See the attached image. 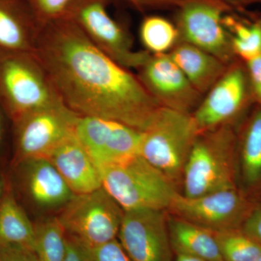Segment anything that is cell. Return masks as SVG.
<instances>
[{
    "instance_id": "obj_22",
    "label": "cell",
    "mask_w": 261,
    "mask_h": 261,
    "mask_svg": "<svg viewBox=\"0 0 261 261\" xmlns=\"http://www.w3.org/2000/svg\"><path fill=\"white\" fill-rule=\"evenodd\" d=\"M223 24L229 34L233 53L239 59L246 62L260 56V12H230L224 15Z\"/></svg>"
},
{
    "instance_id": "obj_10",
    "label": "cell",
    "mask_w": 261,
    "mask_h": 261,
    "mask_svg": "<svg viewBox=\"0 0 261 261\" xmlns=\"http://www.w3.org/2000/svg\"><path fill=\"white\" fill-rule=\"evenodd\" d=\"M174 11L178 42L200 48L227 65L239 59L223 24L224 15L232 11L220 0H190Z\"/></svg>"
},
{
    "instance_id": "obj_13",
    "label": "cell",
    "mask_w": 261,
    "mask_h": 261,
    "mask_svg": "<svg viewBox=\"0 0 261 261\" xmlns=\"http://www.w3.org/2000/svg\"><path fill=\"white\" fill-rule=\"evenodd\" d=\"M75 135L99 171L140 154L142 132L118 122L80 116Z\"/></svg>"
},
{
    "instance_id": "obj_3",
    "label": "cell",
    "mask_w": 261,
    "mask_h": 261,
    "mask_svg": "<svg viewBox=\"0 0 261 261\" xmlns=\"http://www.w3.org/2000/svg\"><path fill=\"white\" fill-rule=\"evenodd\" d=\"M200 133L192 114L161 107L142 132L140 154L177 187Z\"/></svg>"
},
{
    "instance_id": "obj_5",
    "label": "cell",
    "mask_w": 261,
    "mask_h": 261,
    "mask_svg": "<svg viewBox=\"0 0 261 261\" xmlns=\"http://www.w3.org/2000/svg\"><path fill=\"white\" fill-rule=\"evenodd\" d=\"M62 101L34 53H0V106L10 122Z\"/></svg>"
},
{
    "instance_id": "obj_4",
    "label": "cell",
    "mask_w": 261,
    "mask_h": 261,
    "mask_svg": "<svg viewBox=\"0 0 261 261\" xmlns=\"http://www.w3.org/2000/svg\"><path fill=\"white\" fill-rule=\"evenodd\" d=\"M100 173L103 188L124 211L168 210L178 192L168 176L140 154Z\"/></svg>"
},
{
    "instance_id": "obj_32",
    "label": "cell",
    "mask_w": 261,
    "mask_h": 261,
    "mask_svg": "<svg viewBox=\"0 0 261 261\" xmlns=\"http://www.w3.org/2000/svg\"><path fill=\"white\" fill-rule=\"evenodd\" d=\"M64 261H90L89 250L80 242L67 235Z\"/></svg>"
},
{
    "instance_id": "obj_2",
    "label": "cell",
    "mask_w": 261,
    "mask_h": 261,
    "mask_svg": "<svg viewBox=\"0 0 261 261\" xmlns=\"http://www.w3.org/2000/svg\"><path fill=\"white\" fill-rule=\"evenodd\" d=\"M237 128L223 126L197 137L183 173V195L197 197L238 189Z\"/></svg>"
},
{
    "instance_id": "obj_17",
    "label": "cell",
    "mask_w": 261,
    "mask_h": 261,
    "mask_svg": "<svg viewBox=\"0 0 261 261\" xmlns=\"http://www.w3.org/2000/svg\"><path fill=\"white\" fill-rule=\"evenodd\" d=\"M41 29L27 0H0V53H34Z\"/></svg>"
},
{
    "instance_id": "obj_7",
    "label": "cell",
    "mask_w": 261,
    "mask_h": 261,
    "mask_svg": "<svg viewBox=\"0 0 261 261\" xmlns=\"http://www.w3.org/2000/svg\"><path fill=\"white\" fill-rule=\"evenodd\" d=\"M124 210L104 188L74 195L58 213L70 238L89 250L118 238Z\"/></svg>"
},
{
    "instance_id": "obj_36",
    "label": "cell",
    "mask_w": 261,
    "mask_h": 261,
    "mask_svg": "<svg viewBox=\"0 0 261 261\" xmlns=\"http://www.w3.org/2000/svg\"><path fill=\"white\" fill-rule=\"evenodd\" d=\"M175 261H208L205 259L200 258V257H196L190 256L186 255H176Z\"/></svg>"
},
{
    "instance_id": "obj_24",
    "label": "cell",
    "mask_w": 261,
    "mask_h": 261,
    "mask_svg": "<svg viewBox=\"0 0 261 261\" xmlns=\"http://www.w3.org/2000/svg\"><path fill=\"white\" fill-rule=\"evenodd\" d=\"M140 37L145 51L151 55L168 54L178 43L174 23L161 15L144 18L140 24Z\"/></svg>"
},
{
    "instance_id": "obj_1",
    "label": "cell",
    "mask_w": 261,
    "mask_h": 261,
    "mask_svg": "<svg viewBox=\"0 0 261 261\" xmlns=\"http://www.w3.org/2000/svg\"><path fill=\"white\" fill-rule=\"evenodd\" d=\"M33 53L62 102L80 116L144 132L161 107L137 75L98 49L70 19L43 25Z\"/></svg>"
},
{
    "instance_id": "obj_21",
    "label": "cell",
    "mask_w": 261,
    "mask_h": 261,
    "mask_svg": "<svg viewBox=\"0 0 261 261\" xmlns=\"http://www.w3.org/2000/svg\"><path fill=\"white\" fill-rule=\"evenodd\" d=\"M34 222L17 200L8 177L6 190L0 202V245H21L34 251Z\"/></svg>"
},
{
    "instance_id": "obj_18",
    "label": "cell",
    "mask_w": 261,
    "mask_h": 261,
    "mask_svg": "<svg viewBox=\"0 0 261 261\" xmlns=\"http://www.w3.org/2000/svg\"><path fill=\"white\" fill-rule=\"evenodd\" d=\"M237 133L238 176L245 189V193L250 197V194L261 191L260 106L255 105L237 128Z\"/></svg>"
},
{
    "instance_id": "obj_31",
    "label": "cell",
    "mask_w": 261,
    "mask_h": 261,
    "mask_svg": "<svg viewBox=\"0 0 261 261\" xmlns=\"http://www.w3.org/2000/svg\"><path fill=\"white\" fill-rule=\"evenodd\" d=\"M242 229L261 245V205H257L254 209L242 226Z\"/></svg>"
},
{
    "instance_id": "obj_29",
    "label": "cell",
    "mask_w": 261,
    "mask_h": 261,
    "mask_svg": "<svg viewBox=\"0 0 261 261\" xmlns=\"http://www.w3.org/2000/svg\"><path fill=\"white\" fill-rule=\"evenodd\" d=\"M0 261H38L33 250L18 245H0Z\"/></svg>"
},
{
    "instance_id": "obj_15",
    "label": "cell",
    "mask_w": 261,
    "mask_h": 261,
    "mask_svg": "<svg viewBox=\"0 0 261 261\" xmlns=\"http://www.w3.org/2000/svg\"><path fill=\"white\" fill-rule=\"evenodd\" d=\"M137 77L161 107L193 114L203 99L168 54L149 55Z\"/></svg>"
},
{
    "instance_id": "obj_35",
    "label": "cell",
    "mask_w": 261,
    "mask_h": 261,
    "mask_svg": "<svg viewBox=\"0 0 261 261\" xmlns=\"http://www.w3.org/2000/svg\"><path fill=\"white\" fill-rule=\"evenodd\" d=\"M7 183H8V176L7 172L0 170V202L3 200L5 190H6Z\"/></svg>"
},
{
    "instance_id": "obj_26",
    "label": "cell",
    "mask_w": 261,
    "mask_h": 261,
    "mask_svg": "<svg viewBox=\"0 0 261 261\" xmlns=\"http://www.w3.org/2000/svg\"><path fill=\"white\" fill-rule=\"evenodd\" d=\"M40 25L66 18L80 0H27Z\"/></svg>"
},
{
    "instance_id": "obj_14",
    "label": "cell",
    "mask_w": 261,
    "mask_h": 261,
    "mask_svg": "<svg viewBox=\"0 0 261 261\" xmlns=\"http://www.w3.org/2000/svg\"><path fill=\"white\" fill-rule=\"evenodd\" d=\"M166 211H124L118 240L132 261H173Z\"/></svg>"
},
{
    "instance_id": "obj_12",
    "label": "cell",
    "mask_w": 261,
    "mask_h": 261,
    "mask_svg": "<svg viewBox=\"0 0 261 261\" xmlns=\"http://www.w3.org/2000/svg\"><path fill=\"white\" fill-rule=\"evenodd\" d=\"M7 174L17 200L32 210L58 213L74 195L47 158L10 165Z\"/></svg>"
},
{
    "instance_id": "obj_33",
    "label": "cell",
    "mask_w": 261,
    "mask_h": 261,
    "mask_svg": "<svg viewBox=\"0 0 261 261\" xmlns=\"http://www.w3.org/2000/svg\"><path fill=\"white\" fill-rule=\"evenodd\" d=\"M221 3L226 5L232 12L242 13L252 5H261V0H220Z\"/></svg>"
},
{
    "instance_id": "obj_19",
    "label": "cell",
    "mask_w": 261,
    "mask_h": 261,
    "mask_svg": "<svg viewBox=\"0 0 261 261\" xmlns=\"http://www.w3.org/2000/svg\"><path fill=\"white\" fill-rule=\"evenodd\" d=\"M168 55L196 90L203 96L224 74L229 65L210 53L185 42H178Z\"/></svg>"
},
{
    "instance_id": "obj_20",
    "label": "cell",
    "mask_w": 261,
    "mask_h": 261,
    "mask_svg": "<svg viewBox=\"0 0 261 261\" xmlns=\"http://www.w3.org/2000/svg\"><path fill=\"white\" fill-rule=\"evenodd\" d=\"M168 226L173 253L224 261L213 231L173 215L168 216Z\"/></svg>"
},
{
    "instance_id": "obj_34",
    "label": "cell",
    "mask_w": 261,
    "mask_h": 261,
    "mask_svg": "<svg viewBox=\"0 0 261 261\" xmlns=\"http://www.w3.org/2000/svg\"><path fill=\"white\" fill-rule=\"evenodd\" d=\"M7 120L10 119L7 116L4 110L0 106V170L2 171H4L2 168V163L3 161V154H4L5 141H6Z\"/></svg>"
},
{
    "instance_id": "obj_23",
    "label": "cell",
    "mask_w": 261,
    "mask_h": 261,
    "mask_svg": "<svg viewBox=\"0 0 261 261\" xmlns=\"http://www.w3.org/2000/svg\"><path fill=\"white\" fill-rule=\"evenodd\" d=\"M34 224V252L38 261H64L67 234L57 216Z\"/></svg>"
},
{
    "instance_id": "obj_37",
    "label": "cell",
    "mask_w": 261,
    "mask_h": 261,
    "mask_svg": "<svg viewBox=\"0 0 261 261\" xmlns=\"http://www.w3.org/2000/svg\"><path fill=\"white\" fill-rule=\"evenodd\" d=\"M255 261H261V254L260 255V256H259L258 257H257V260H255Z\"/></svg>"
},
{
    "instance_id": "obj_8",
    "label": "cell",
    "mask_w": 261,
    "mask_h": 261,
    "mask_svg": "<svg viewBox=\"0 0 261 261\" xmlns=\"http://www.w3.org/2000/svg\"><path fill=\"white\" fill-rule=\"evenodd\" d=\"M255 105L246 65L238 59L204 95L192 116L201 133L223 126L238 128Z\"/></svg>"
},
{
    "instance_id": "obj_25",
    "label": "cell",
    "mask_w": 261,
    "mask_h": 261,
    "mask_svg": "<svg viewBox=\"0 0 261 261\" xmlns=\"http://www.w3.org/2000/svg\"><path fill=\"white\" fill-rule=\"evenodd\" d=\"M224 261H255L261 245L241 228L214 232Z\"/></svg>"
},
{
    "instance_id": "obj_6",
    "label": "cell",
    "mask_w": 261,
    "mask_h": 261,
    "mask_svg": "<svg viewBox=\"0 0 261 261\" xmlns=\"http://www.w3.org/2000/svg\"><path fill=\"white\" fill-rule=\"evenodd\" d=\"M80 115L58 101L12 122L13 151L10 165L23 160L47 158L64 141L75 135Z\"/></svg>"
},
{
    "instance_id": "obj_28",
    "label": "cell",
    "mask_w": 261,
    "mask_h": 261,
    "mask_svg": "<svg viewBox=\"0 0 261 261\" xmlns=\"http://www.w3.org/2000/svg\"><path fill=\"white\" fill-rule=\"evenodd\" d=\"M140 12L175 10L190 0H120Z\"/></svg>"
},
{
    "instance_id": "obj_27",
    "label": "cell",
    "mask_w": 261,
    "mask_h": 261,
    "mask_svg": "<svg viewBox=\"0 0 261 261\" xmlns=\"http://www.w3.org/2000/svg\"><path fill=\"white\" fill-rule=\"evenodd\" d=\"M90 261H132L118 238L89 250Z\"/></svg>"
},
{
    "instance_id": "obj_9",
    "label": "cell",
    "mask_w": 261,
    "mask_h": 261,
    "mask_svg": "<svg viewBox=\"0 0 261 261\" xmlns=\"http://www.w3.org/2000/svg\"><path fill=\"white\" fill-rule=\"evenodd\" d=\"M109 0H80L66 18L76 24L94 45L127 69L137 70L147 59V51L134 48L132 36L108 11Z\"/></svg>"
},
{
    "instance_id": "obj_30",
    "label": "cell",
    "mask_w": 261,
    "mask_h": 261,
    "mask_svg": "<svg viewBox=\"0 0 261 261\" xmlns=\"http://www.w3.org/2000/svg\"><path fill=\"white\" fill-rule=\"evenodd\" d=\"M251 84L255 105L261 107V55L245 62Z\"/></svg>"
},
{
    "instance_id": "obj_16",
    "label": "cell",
    "mask_w": 261,
    "mask_h": 261,
    "mask_svg": "<svg viewBox=\"0 0 261 261\" xmlns=\"http://www.w3.org/2000/svg\"><path fill=\"white\" fill-rule=\"evenodd\" d=\"M74 195L89 193L102 187V176L90 156L74 135L47 158Z\"/></svg>"
},
{
    "instance_id": "obj_11",
    "label": "cell",
    "mask_w": 261,
    "mask_h": 261,
    "mask_svg": "<svg viewBox=\"0 0 261 261\" xmlns=\"http://www.w3.org/2000/svg\"><path fill=\"white\" fill-rule=\"evenodd\" d=\"M240 189L223 190L197 197L178 192L168 210L173 216L213 232L241 228L257 207Z\"/></svg>"
}]
</instances>
